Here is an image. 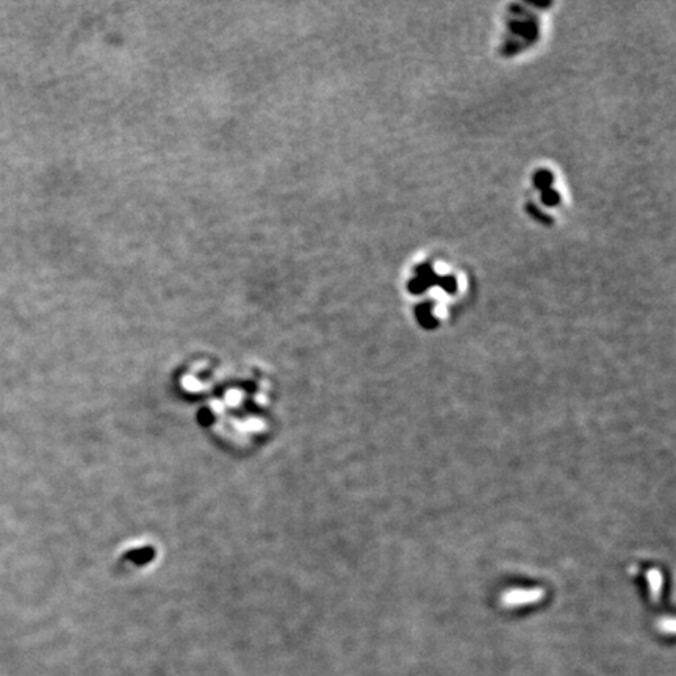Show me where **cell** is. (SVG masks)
Wrapping results in <instances>:
<instances>
[]
</instances>
